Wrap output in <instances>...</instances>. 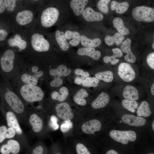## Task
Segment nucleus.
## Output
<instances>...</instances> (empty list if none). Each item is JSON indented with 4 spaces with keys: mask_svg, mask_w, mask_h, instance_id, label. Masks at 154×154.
I'll list each match as a JSON object with an SVG mask.
<instances>
[{
    "mask_svg": "<svg viewBox=\"0 0 154 154\" xmlns=\"http://www.w3.org/2000/svg\"><path fill=\"white\" fill-rule=\"evenodd\" d=\"M88 95L86 90L80 89L74 96L73 99L74 102L77 104L84 106L86 104V101L85 98L87 97Z\"/></svg>",
    "mask_w": 154,
    "mask_h": 154,
    "instance_id": "c756f323",
    "label": "nucleus"
},
{
    "mask_svg": "<svg viewBox=\"0 0 154 154\" xmlns=\"http://www.w3.org/2000/svg\"><path fill=\"white\" fill-rule=\"evenodd\" d=\"M132 14L134 19L138 21L149 23L154 21V9L152 8L137 6L133 9Z\"/></svg>",
    "mask_w": 154,
    "mask_h": 154,
    "instance_id": "423d86ee",
    "label": "nucleus"
},
{
    "mask_svg": "<svg viewBox=\"0 0 154 154\" xmlns=\"http://www.w3.org/2000/svg\"><path fill=\"white\" fill-rule=\"evenodd\" d=\"M106 154H118V153L114 149H111L108 151L106 153Z\"/></svg>",
    "mask_w": 154,
    "mask_h": 154,
    "instance_id": "603ef678",
    "label": "nucleus"
},
{
    "mask_svg": "<svg viewBox=\"0 0 154 154\" xmlns=\"http://www.w3.org/2000/svg\"><path fill=\"white\" fill-rule=\"evenodd\" d=\"M34 14L31 10H23L16 14L15 20L17 23L21 26H25L31 23L34 19Z\"/></svg>",
    "mask_w": 154,
    "mask_h": 154,
    "instance_id": "ddd939ff",
    "label": "nucleus"
},
{
    "mask_svg": "<svg viewBox=\"0 0 154 154\" xmlns=\"http://www.w3.org/2000/svg\"><path fill=\"white\" fill-rule=\"evenodd\" d=\"M6 8L3 0H0V14L3 13Z\"/></svg>",
    "mask_w": 154,
    "mask_h": 154,
    "instance_id": "3c124183",
    "label": "nucleus"
},
{
    "mask_svg": "<svg viewBox=\"0 0 154 154\" xmlns=\"http://www.w3.org/2000/svg\"><path fill=\"white\" fill-rule=\"evenodd\" d=\"M146 62L149 66L153 69H154V52L149 54L147 56Z\"/></svg>",
    "mask_w": 154,
    "mask_h": 154,
    "instance_id": "a19ab883",
    "label": "nucleus"
},
{
    "mask_svg": "<svg viewBox=\"0 0 154 154\" xmlns=\"http://www.w3.org/2000/svg\"><path fill=\"white\" fill-rule=\"evenodd\" d=\"M34 1H38V0H34Z\"/></svg>",
    "mask_w": 154,
    "mask_h": 154,
    "instance_id": "13d9d810",
    "label": "nucleus"
},
{
    "mask_svg": "<svg viewBox=\"0 0 154 154\" xmlns=\"http://www.w3.org/2000/svg\"><path fill=\"white\" fill-rule=\"evenodd\" d=\"M80 41L82 44L86 47H96L99 46L101 43V40L99 38L92 39L84 35L81 36Z\"/></svg>",
    "mask_w": 154,
    "mask_h": 154,
    "instance_id": "bb28decb",
    "label": "nucleus"
},
{
    "mask_svg": "<svg viewBox=\"0 0 154 154\" xmlns=\"http://www.w3.org/2000/svg\"><path fill=\"white\" fill-rule=\"evenodd\" d=\"M152 127L153 131H154V120H153V121L152 122Z\"/></svg>",
    "mask_w": 154,
    "mask_h": 154,
    "instance_id": "5fc2aeb1",
    "label": "nucleus"
},
{
    "mask_svg": "<svg viewBox=\"0 0 154 154\" xmlns=\"http://www.w3.org/2000/svg\"><path fill=\"white\" fill-rule=\"evenodd\" d=\"M7 129L5 125L0 127V143L3 141L6 138L5 133Z\"/></svg>",
    "mask_w": 154,
    "mask_h": 154,
    "instance_id": "79ce46f5",
    "label": "nucleus"
},
{
    "mask_svg": "<svg viewBox=\"0 0 154 154\" xmlns=\"http://www.w3.org/2000/svg\"><path fill=\"white\" fill-rule=\"evenodd\" d=\"M68 94V89L66 87L63 86L60 89L59 93L56 91L53 92L51 94V97L53 100L62 102L66 100Z\"/></svg>",
    "mask_w": 154,
    "mask_h": 154,
    "instance_id": "a878e982",
    "label": "nucleus"
},
{
    "mask_svg": "<svg viewBox=\"0 0 154 154\" xmlns=\"http://www.w3.org/2000/svg\"><path fill=\"white\" fill-rule=\"evenodd\" d=\"M110 101V97L107 93L102 92L91 103V106L94 109H99L106 106Z\"/></svg>",
    "mask_w": 154,
    "mask_h": 154,
    "instance_id": "a211bd4d",
    "label": "nucleus"
},
{
    "mask_svg": "<svg viewBox=\"0 0 154 154\" xmlns=\"http://www.w3.org/2000/svg\"><path fill=\"white\" fill-rule=\"evenodd\" d=\"M56 40L61 49L63 51L67 50L69 47V44L67 41L64 33L59 30H57L55 33Z\"/></svg>",
    "mask_w": 154,
    "mask_h": 154,
    "instance_id": "b1692460",
    "label": "nucleus"
},
{
    "mask_svg": "<svg viewBox=\"0 0 154 154\" xmlns=\"http://www.w3.org/2000/svg\"><path fill=\"white\" fill-rule=\"evenodd\" d=\"M3 82L6 89L4 98L6 102L14 112L18 114L22 113L24 110L23 101L13 90V86L9 80L5 79Z\"/></svg>",
    "mask_w": 154,
    "mask_h": 154,
    "instance_id": "39448f33",
    "label": "nucleus"
},
{
    "mask_svg": "<svg viewBox=\"0 0 154 154\" xmlns=\"http://www.w3.org/2000/svg\"><path fill=\"white\" fill-rule=\"evenodd\" d=\"M113 23L114 27L119 33L123 35L129 34L130 32L129 30L125 26L123 21L121 18H115L114 19Z\"/></svg>",
    "mask_w": 154,
    "mask_h": 154,
    "instance_id": "7c9ffc66",
    "label": "nucleus"
},
{
    "mask_svg": "<svg viewBox=\"0 0 154 154\" xmlns=\"http://www.w3.org/2000/svg\"><path fill=\"white\" fill-rule=\"evenodd\" d=\"M74 73L76 74L80 75L82 77L85 78L88 77L90 76V74L88 72H84L83 70L80 68H77L75 70Z\"/></svg>",
    "mask_w": 154,
    "mask_h": 154,
    "instance_id": "37998d69",
    "label": "nucleus"
},
{
    "mask_svg": "<svg viewBox=\"0 0 154 154\" xmlns=\"http://www.w3.org/2000/svg\"><path fill=\"white\" fill-rule=\"evenodd\" d=\"M110 7L112 10H116L117 13L121 14L125 12L128 10L129 4L126 2L119 3L113 1L111 2Z\"/></svg>",
    "mask_w": 154,
    "mask_h": 154,
    "instance_id": "c85d7f7f",
    "label": "nucleus"
},
{
    "mask_svg": "<svg viewBox=\"0 0 154 154\" xmlns=\"http://www.w3.org/2000/svg\"><path fill=\"white\" fill-rule=\"evenodd\" d=\"M96 78L106 82H110L114 79L113 72L110 70L98 72L95 75Z\"/></svg>",
    "mask_w": 154,
    "mask_h": 154,
    "instance_id": "473e14b6",
    "label": "nucleus"
},
{
    "mask_svg": "<svg viewBox=\"0 0 154 154\" xmlns=\"http://www.w3.org/2000/svg\"><path fill=\"white\" fill-rule=\"evenodd\" d=\"M6 119L7 125L9 127L13 129L17 134L21 135L22 134V130L16 116L13 112H7L6 114Z\"/></svg>",
    "mask_w": 154,
    "mask_h": 154,
    "instance_id": "6ab92c4d",
    "label": "nucleus"
},
{
    "mask_svg": "<svg viewBox=\"0 0 154 154\" xmlns=\"http://www.w3.org/2000/svg\"><path fill=\"white\" fill-rule=\"evenodd\" d=\"M29 121L35 132L38 133L41 131L43 128V123L41 119L36 114L31 115Z\"/></svg>",
    "mask_w": 154,
    "mask_h": 154,
    "instance_id": "5701e85b",
    "label": "nucleus"
},
{
    "mask_svg": "<svg viewBox=\"0 0 154 154\" xmlns=\"http://www.w3.org/2000/svg\"><path fill=\"white\" fill-rule=\"evenodd\" d=\"M113 53V55L115 58H120L123 56L122 52L121 50L119 48H116L112 49Z\"/></svg>",
    "mask_w": 154,
    "mask_h": 154,
    "instance_id": "de8ad7c7",
    "label": "nucleus"
},
{
    "mask_svg": "<svg viewBox=\"0 0 154 154\" xmlns=\"http://www.w3.org/2000/svg\"><path fill=\"white\" fill-rule=\"evenodd\" d=\"M122 95L123 98L126 99L136 100L139 98L137 90L135 87L131 85H127L125 87Z\"/></svg>",
    "mask_w": 154,
    "mask_h": 154,
    "instance_id": "4be33fe9",
    "label": "nucleus"
},
{
    "mask_svg": "<svg viewBox=\"0 0 154 154\" xmlns=\"http://www.w3.org/2000/svg\"><path fill=\"white\" fill-rule=\"evenodd\" d=\"M118 74L120 77L126 82L132 81L135 77V72L133 68L126 62L120 64L118 68Z\"/></svg>",
    "mask_w": 154,
    "mask_h": 154,
    "instance_id": "9b49d317",
    "label": "nucleus"
},
{
    "mask_svg": "<svg viewBox=\"0 0 154 154\" xmlns=\"http://www.w3.org/2000/svg\"><path fill=\"white\" fill-rule=\"evenodd\" d=\"M82 14L83 18L88 22L100 21L104 19V16L102 13L95 11L90 7L86 8Z\"/></svg>",
    "mask_w": 154,
    "mask_h": 154,
    "instance_id": "dca6fc26",
    "label": "nucleus"
},
{
    "mask_svg": "<svg viewBox=\"0 0 154 154\" xmlns=\"http://www.w3.org/2000/svg\"><path fill=\"white\" fill-rule=\"evenodd\" d=\"M7 144L10 147L11 153L13 154H18L20 150V146L17 141L14 140H10Z\"/></svg>",
    "mask_w": 154,
    "mask_h": 154,
    "instance_id": "c9c22d12",
    "label": "nucleus"
},
{
    "mask_svg": "<svg viewBox=\"0 0 154 154\" xmlns=\"http://www.w3.org/2000/svg\"><path fill=\"white\" fill-rule=\"evenodd\" d=\"M11 84L23 99L27 102H40L43 98L44 92L38 86L26 84Z\"/></svg>",
    "mask_w": 154,
    "mask_h": 154,
    "instance_id": "7ed1b4c3",
    "label": "nucleus"
},
{
    "mask_svg": "<svg viewBox=\"0 0 154 154\" xmlns=\"http://www.w3.org/2000/svg\"><path fill=\"white\" fill-rule=\"evenodd\" d=\"M110 0H100L98 3V9L102 13L106 14L109 11L108 4Z\"/></svg>",
    "mask_w": 154,
    "mask_h": 154,
    "instance_id": "e433bc0d",
    "label": "nucleus"
},
{
    "mask_svg": "<svg viewBox=\"0 0 154 154\" xmlns=\"http://www.w3.org/2000/svg\"><path fill=\"white\" fill-rule=\"evenodd\" d=\"M122 106L128 111L134 113L138 107L137 102L135 100L124 99L121 102Z\"/></svg>",
    "mask_w": 154,
    "mask_h": 154,
    "instance_id": "72a5a7b5",
    "label": "nucleus"
},
{
    "mask_svg": "<svg viewBox=\"0 0 154 154\" xmlns=\"http://www.w3.org/2000/svg\"><path fill=\"white\" fill-rule=\"evenodd\" d=\"M6 10L9 12H13L16 6V2L19 0H3Z\"/></svg>",
    "mask_w": 154,
    "mask_h": 154,
    "instance_id": "4c0bfd02",
    "label": "nucleus"
},
{
    "mask_svg": "<svg viewBox=\"0 0 154 154\" xmlns=\"http://www.w3.org/2000/svg\"><path fill=\"white\" fill-rule=\"evenodd\" d=\"M28 42V54L27 56L31 58H35L37 53L47 52L50 48L49 42L42 35L38 33H33Z\"/></svg>",
    "mask_w": 154,
    "mask_h": 154,
    "instance_id": "20e7f679",
    "label": "nucleus"
},
{
    "mask_svg": "<svg viewBox=\"0 0 154 154\" xmlns=\"http://www.w3.org/2000/svg\"><path fill=\"white\" fill-rule=\"evenodd\" d=\"M149 154H153V153H149Z\"/></svg>",
    "mask_w": 154,
    "mask_h": 154,
    "instance_id": "4d7b16f0",
    "label": "nucleus"
},
{
    "mask_svg": "<svg viewBox=\"0 0 154 154\" xmlns=\"http://www.w3.org/2000/svg\"><path fill=\"white\" fill-rule=\"evenodd\" d=\"M71 70L67 68L66 66L64 64L59 65L56 68H52L49 71V74L54 77V78L50 82V86L52 87H58L61 86L63 80L60 77L62 76H66L70 74Z\"/></svg>",
    "mask_w": 154,
    "mask_h": 154,
    "instance_id": "6e6552de",
    "label": "nucleus"
},
{
    "mask_svg": "<svg viewBox=\"0 0 154 154\" xmlns=\"http://www.w3.org/2000/svg\"><path fill=\"white\" fill-rule=\"evenodd\" d=\"M102 128L101 122L98 120L94 119L84 122L81 126V129L84 133L87 134H94L100 131Z\"/></svg>",
    "mask_w": 154,
    "mask_h": 154,
    "instance_id": "4468645a",
    "label": "nucleus"
},
{
    "mask_svg": "<svg viewBox=\"0 0 154 154\" xmlns=\"http://www.w3.org/2000/svg\"><path fill=\"white\" fill-rule=\"evenodd\" d=\"M121 120L125 124L136 127L144 125L146 122V119L144 117L129 114L124 115L121 117Z\"/></svg>",
    "mask_w": 154,
    "mask_h": 154,
    "instance_id": "2eb2a0df",
    "label": "nucleus"
},
{
    "mask_svg": "<svg viewBox=\"0 0 154 154\" xmlns=\"http://www.w3.org/2000/svg\"><path fill=\"white\" fill-rule=\"evenodd\" d=\"M103 60L105 63H108L110 62L111 64L113 65L116 64L119 61V59L116 58L113 55L110 56H105L104 57Z\"/></svg>",
    "mask_w": 154,
    "mask_h": 154,
    "instance_id": "ea45409f",
    "label": "nucleus"
},
{
    "mask_svg": "<svg viewBox=\"0 0 154 154\" xmlns=\"http://www.w3.org/2000/svg\"><path fill=\"white\" fill-rule=\"evenodd\" d=\"M59 16L58 10L54 7H49L42 12L40 23L42 26L48 28L53 26L57 22Z\"/></svg>",
    "mask_w": 154,
    "mask_h": 154,
    "instance_id": "0eeeda50",
    "label": "nucleus"
},
{
    "mask_svg": "<svg viewBox=\"0 0 154 154\" xmlns=\"http://www.w3.org/2000/svg\"><path fill=\"white\" fill-rule=\"evenodd\" d=\"M76 149L77 154H90L86 147L83 144L78 143L76 146Z\"/></svg>",
    "mask_w": 154,
    "mask_h": 154,
    "instance_id": "58836bf2",
    "label": "nucleus"
},
{
    "mask_svg": "<svg viewBox=\"0 0 154 154\" xmlns=\"http://www.w3.org/2000/svg\"><path fill=\"white\" fill-rule=\"evenodd\" d=\"M8 32L4 29L0 28V42L4 41L8 36Z\"/></svg>",
    "mask_w": 154,
    "mask_h": 154,
    "instance_id": "49530a36",
    "label": "nucleus"
},
{
    "mask_svg": "<svg viewBox=\"0 0 154 154\" xmlns=\"http://www.w3.org/2000/svg\"><path fill=\"white\" fill-rule=\"evenodd\" d=\"M12 49L6 50L0 57V70L2 75L10 81L16 77L22 70L25 57Z\"/></svg>",
    "mask_w": 154,
    "mask_h": 154,
    "instance_id": "f257e3e1",
    "label": "nucleus"
},
{
    "mask_svg": "<svg viewBox=\"0 0 154 154\" xmlns=\"http://www.w3.org/2000/svg\"><path fill=\"white\" fill-rule=\"evenodd\" d=\"M124 39L123 35L119 33H116L113 36L107 35L104 39L105 43L108 45L111 46L114 43L117 45L120 44Z\"/></svg>",
    "mask_w": 154,
    "mask_h": 154,
    "instance_id": "cd10ccee",
    "label": "nucleus"
},
{
    "mask_svg": "<svg viewBox=\"0 0 154 154\" xmlns=\"http://www.w3.org/2000/svg\"><path fill=\"white\" fill-rule=\"evenodd\" d=\"M55 110L58 117L63 120L68 121L73 118L74 115L67 103L61 102L56 104Z\"/></svg>",
    "mask_w": 154,
    "mask_h": 154,
    "instance_id": "f8f14e48",
    "label": "nucleus"
},
{
    "mask_svg": "<svg viewBox=\"0 0 154 154\" xmlns=\"http://www.w3.org/2000/svg\"><path fill=\"white\" fill-rule=\"evenodd\" d=\"M137 114L138 116L147 117L150 116L151 112L148 103L145 101H143L138 107Z\"/></svg>",
    "mask_w": 154,
    "mask_h": 154,
    "instance_id": "2f4dec72",
    "label": "nucleus"
},
{
    "mask_svg": "<svg viewBox=\"0 0 154 154\" xmlns=\"http://www.w3.org/2000/svg\"><path fill=\"white\" fill-rule=\"evenodd\" d=\"M152 48L153 49H154V42H153V44H152Z\"/></svg>",
    "mask_w": 154,
    "mask_h": 154,
    "instance_id": "6e6d98bb",
    "label": "nucleus"
},
{
    "mask_svg": "<svg viewBox=\"0 0 154 154\" xmlns=\"http://www.w3.org/2000/svg\"><path fill=\"white\" fill-rule=\"evenodd\" d=\"M7 43L11 48L19 52L27 51L28 46L27 40L23 38L21 35L18 33L9 38Z\"/></svg>",
    "mask_w": 154,
    "mask_h": 154,
    "instance_id": "9d476101",
    "label": "nucleus"
},
{
    "mask_svg": "<svg viewBox=\"0 0 154 154\" xmlns=\"http://www.w3.org/2000/svg\"><path fill=\"white\" fill-rule=\"evenodd\" d=\"M16 132L12 128L9 127L7 129L5 133L6 138H11L13 137L15 135Z\"/></svg>",
    "mask_w": 154,
    "mask_h": 154,
    "instance_id": "c03bdc74",
    "label": "nucleus"
},
{
    "mask_svg": "<svg viewBox=\"0 0 154 154\" xmlns=\"http://www.w3.org/2000/svg\"><path fill=\"white\" fill-rule=\"evenodd\" d=\"M100 82L99 80L94 77H88L83 80L82 84L84 87H97Z\"/></svg>",
    "mask_w": 154,
    "mask_h": 154,
    "instance_id": "f704fd0d",
    "label": "nucleus"
},
{
    "mask_svg": "<svg viewBox=\"0 0 154 154\" xmlns=\"http://www.w3.org/2000/svg\"><path fill=\"white\" fill-rule=\"evenodd\" d=\"M67 39H72L69 41L72 46H75L78 45L80 41L81 35L79 33L76 31L67 30L64 33Z\"/></svg>",
    "mask_w": 154,
    "mask_h": 154,
    "instance_id": "393cba45",
    "label": "nucleus"
},
{
    "mask_svg": "<svg viewBox=\"0 0 154 154\" xmlns=\"http://www.w3.org/2000/svg\"><path fill=\"white\" fill-rule=\"evenodd\" d=\"M110 137L116 141L123 144L126 145L129 141H135L137 137L136 133L132 130H111L109 133Z\"/></svg>",
    "mask_w": 154,
    "mask_h": 154,
    "instance_id": "1a4fd4ad",
    "label": "nucleus"
},
{
    "mask_svg": "<svg viewBox=\"0 0 154 154\" xmlns=\"http://www.w3.org/2000/svg\"><path fill=\"white\" fill-rule=\"evenodd\" d=\"M88 0H72L70 6L75 15H80L84 10Z\"/></svg>",
    "mask_w": 154,
    "mask_h": 154,
    "instance_id": "412c9836",
    "label": "nucleus"
},
{
    "mask_svg": "<svg viewBox=\"0 0 154 154\" xmlns=\"http://www.w3.org/2000/svg\"><path fill=\"white\" fill-rule=\"evenodd\" d=\"M0 151L2 154H9L11 153V149L7 144H4L2 146Z\"/></svg>",
    "mask_w": 154,
    "mask_h": 154,
    "instance_id": "a18cd8bd",
    "label": "nucleus"
},
{
    "mask_svg": "<svg viewBox=\"0 0 154 154\" xmlns=\"http://www.w3.org/2000/svg\"><path fill=\"white\" fill-rule=\"evenodd\" d=\"M131 39L127 38L123 42L120 48L122 52L126 54L124 56L125 60L129 62L134 63L136 61V58L131 50Z\"/></svg>",
    "mask_w": 154,
    "mask_h": 154,
    "instance_id": "f3484780",
    "label": "nucleus"
},
{
    "mask_svg": "<svg viewBox=\"0 0 154 154\" xmlns=\"http://www.w3.org/2000/svg\"><path fill=\"white\" fill-rule=\"evenodd\" d=\"M39 63V60L27 56L22 70L11 83L38 86L44 74Z\"/></svg>",
    "mask_w": 154,
    "mask_h": 154,
    "instance_id": "f03ea898",
    "label": "nucleus"
},
{
    "mask_svg": "<svg viewBox=\"0 0 154 154\" xmlns=\"http://www.w3.org/2000/svg\"><path fill=\"white\" fill-rule=\"evenodd\" d=\"M151 92L152 94L154 96V84L153 83L151 88Z\"/></svg>",
    "mask_w": 154,
    "mask_h": 154,
    "instance_id": "864d4df0",
    "label": "nucleus"
},
{
    "mask_svg": "<svg viewBox=\"0 0 154 154\" xmlns=\"http://www.w3.org/2000/svg\"><path fill=\"white\" fill-rule=\"evenodd\" d=\"M43 149L42 147L39 145L35 147L32 151L33 154H42L43 153Z\"/></svg>",
    "mask_w": 154,
    "mask_h": 154,
    "instance_id": "09e8293b",
    "label": "nucleus"
},
{
    "mask_svg": "<svg viewBox=\"0 0 154 154\" xmlns=\"http://www.w3.org/2000/svg\"><path fill=\"white\" fill-rule=\"evenodd\" d=\"M85 78L83 77H80L78 76L76 77L74 80V82L76 84H82L83 80Z\"/></svg>",
    "mask_w": 154,
    "mask_h": 154,
    "instance_id": "8fccbe9b",
    "label": "nucleus"
},
{
    "mask_svg": "<svg viewBox=\"0 0 154 154\" xmlns=\"http://www.w3.org/2000/svg\"><path fill=\"white\" fill-rule=\"evenodd\" d=\"M80 55H86L91 57L93 59L98 60L100 57L101 54L98 50H95L94 48L83 47L79 48L77 51Z\"/></svg>",
    "mask_w": 154,
    "mask_h": 154,
    "instance_id": "aec40b11",
    "label": "nucleus"
}]
</instances>
